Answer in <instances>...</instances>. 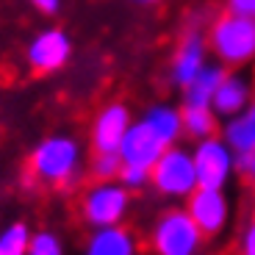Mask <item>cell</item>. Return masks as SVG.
Listing matches in <instances>:
<instances>
[{"mask_svg":"<svg viewBox=\"0 0 255 255\" xmlns=\"http://www.w3.org/2000/svg\"><path fill=\"white\" fill-rule=\"evenodd\" d=\"M130 128V114L125 106L114 103L97 114L95 128H92V144L97 153H120V144Z\"/></svg>","mask_w":255,"mask_h":255,"instance_id":"obj_9","label":"cell"},{"mask_svg":"<svg viewBox=\"0 0 255 255\" xmlns=\"http://www.w3.org/2000/svg\"><path fill=\"white\" fill-rule=\"evenodd\" d=\"M225 141H228V147H233L239 153L255 150V103L242 117H236V120L225 128Z\"/></svg>","mask_w":255,"mask_h":255,"instance_id":"obj_15","label":"cell"},{"mask_svg":"<svg viewBox=\"0 0 255 255\" xmlns=\"http://www.w3.org/2000/svg\"><path fill=\"white\" fill-rule=\"evenodd\" d=\"M78 161H81V150L78 141L70 136H50L33 150L31 155V169L36 178L47 180V183H67L75 175Z\"/></svg>","mask_w":255,"mask_h":255,"instance_id":"obj_1","label":"cell"},{"mask_svg":"<svg viewBox=\"0 0 255 255\" xmlns=\"http://www.w3.org/2000/svg\"><path fill=\"white\" fill-rule=\"evenodd\" d=\"M228 3H230V11L233 14L255 19V0H228Z\"/></svg>","mask_w":255,"mask_h":255,"instance_id":"obj_22","label":"cell"},{"mask_svg":"<svg viewBox=\"0 0 255 255\" xmlns=\"http://www.w3.org/2000/svg\"><path fill=\"white\" fill-rule=\"evenodd\" d=\"M141 122H144V125L150 128V130H153L166 147L172 144V141L180 136V130H183V120H180V114L175 109H169V106H155V109H150Z\"/></svg>","mask_w":255,"mask_h":255,"instance_id":"obj_14","label":"cell"},{"mask_svg":"<svg viewBox=\"0 0 255 255\" xmlns=\"http://www.w3.org/2000/svg\"><path fill=\"white\" fill-rule=\"evenodd\" d=\"M120 183L125 186V189H141L144 183H150V169H144V166L122 164V169H120Z\"/></svg>","mask_w":255,"mask_h":255,"instance_id":"obj_21","label":"cell"},{"mask_svg":"<svg viewBox=\"0 0 255 255\" xmlns=\"http://www.w3.org/2000/svg\"><path fill=\"white\" fill-rule=\"evenodd\" d=\"M150 180L161 194L169 197H186L197 189V172H194V158L183 150L166 147L155 166L150 169Z\"/></svg>","mask_w":255,"mask_h":255,"instance_id":"obj_3","label":"cell"},{"mask_svg":"<svg viewBox=\"0 0 255 255\" xmlns=\"http://www.w3.org/2000/svg\"><path fill=\"white\" fill-rule=\"evenodd\" d=\"M28 255H64L61 239L50 230H39L31 233V244H28Z\"/></svg>","mask_w":255,"mask_h":255,"instance_id":"obj_19","label":"cell"},{"mask_svg":"<svg viewBox=\"0 0 255 255\" xmlns=\"http://www.w3.org/2000/svg\"><path fill=\"white\" fill-rule=\"evenodd\" d=\"M211 45L222 56V61L242 64L255 56V19L242 17V14H225L217 19V25L211 31Z\"/></svg>","mask_w":255,"mask_h":255,"instance_id":"obj_2","label":"cell"},{"mask_svg":"<svg viewBox=\"0 0 255 255\" xmlns=\"http://www.w3.org/2000/svg\"><path fill=\"white\" fill-rule=\"evenodd\" d=\"M244 255H255V219L250 222L247 233H244Z\"/></svg>","mask_w":255,"mask_h":255,"instance_id":"obj_24","label":"cell"},{"mask_svg":"<svg viewBox=\"0 0 255 255\" xmlns=\"http://www.w3.org/2000/svg\"><path fill=\"white\" fill-rule=\"evenodd\" d=\"M222 78H225V72L219 67H203L200 75L186 86V103L189 106H211L214 92L222 83Z\"/></svg>","mask_w":255,"mask_h":255,"instance_id":"obj_16","label":"cell"},{"mask_svg":"<svg viewBox=\"0 0 255 255\" xmlns=\"http://www.w3.org/2000/svg\"><path fill=\"white\" fill-rule=\"evenodd\" d=\"M120 169H122L120 153H97V158H95V175L97 178H103V180L120 178Z\"/></svg>","mask_w":255,"mask_h":255,"instance_id":"obj_20","label":"cell"},{"mask_svg":"<svg viewBox=\"0 0 255 255\" xmlns=\"http://www.w3.org/2000/svg\"><path fill=\"white\" fill-rule=\"evenodd\" d=\"M31 3L39 8V11H45V14H56L58 6H61V0H31Z\"/></svg>","mask_w":255,"mask_h":255,"instance_id":"obj_25","label":"cell"},{"mask_svg":"<svg viewBox=\"0 0 255 255\" xmlns=\"http://www.w3.org/2000/svg\"><path fill=\"white\" fill-rule=\"evenodd\" d=\"M247 83L239 81V78L233 75H225L222 83L217 86V92H214V100H211V109H214V114H239V111L247 106Z\"/></svg>","mask_w":255,"mask_h":255,"instance_id":"obj_13","label":"cell"},{"mask_svg":"<svg viewBox=\"0 0 255 255\" xmlns=\"http://www.w3.org/2000/svg\"><path fill=\"white\" fill-rule=\"evenodd\" d=\"M200 70H203V39L191 33V36H186V42L180 45L178 56H175L172 78H175V83H180L186 89L200 75Z\"/></svg>","mask_w":255,"mask_h":255,"instance_id":"obj_11","label":"cell"},{"mask_svg":"<svg viewBox=\"0 0 255 255\" xmlns=\"http://www.w3.org/2000/svg\"><path fill=\"white\" fill-rule=\"evenodd\" d=\"M153 244L158 255H194L200 247V228L189 211H169L155 222Z\"/></svg>","mask_w":255,"mask_h":255,"instance_id":"obj_4","label":"cell"},{"mask_svg":"<svg viewBox=\"0 0 255 255\" xmlns=\"http://www.w3.org/2000/svg\"><path fill=\"white\" fill-rule=\"evenodd\" d=\"M31 230L22 222H11L0 230V255H28Z\"/></svg>","mask_w":255,"mask_h":255,"instance_id":"obj_18","label":"cell"},{"mask_svg":"<svg viewBox=\"0 0 255 255\" xmlns=\"http://www.w3.org/2000/svg\"><path fill=\"white\" fill-rule=\"evenodd\" d=\"M239 166H242V172H247L250 178H255V150L239 153Z\"/></svg>","mask_w":255,"mask_h":255,"instance_id":"obj_23","label":"cell"},{"mask_svg":"<svg viewBox=\"0 0 255 255\" xmlns=\"http://www.w3.org/2000/svg\"><path fill=\"white\" fill-rule=\"evenodd\" d=\"M164 150H166V144L144 125V122H130L125 139H122V144H120V158H122V164L153 169Z\"/></svg>","mask_w":255,"mask_h":255,"instance_id":"obj_8","label":"cell"},{"mask_svg":"<svg viewBox=\"0 0 255 255\" xmlns=\"http://www.w3.org/2000/svg\"><path fill=\"white\" fill-rule=\"evenodd\" d=\"M83 255H133V239L120 225L97 228V233L89 239Z\"/></svg>","mask_w":255,"mask_h":255,"instance_id":"obj_12","label":"cell"},{"mask_svg":"<svg viewBox=\"0 0 255 255\" xmlns=\"http://www.w3.org/2000/svg\"><path fill=\"white\" fill-rule=\"evenodd\" d=\"M70 53H72L70 36L58 28H45L28 45V64L39 72H56L70 61Z\"/></svg>","mask_w":255,"mask_h":255,"instance_id":"obj_7","label":"cell"},{"mask_svg":"<svg viewBox=\"0 0 255 255\" xmlns=\"http://www.w3.org/2000/svg\"><path fill=\"white\" fill-rule=\"evenodd\" d=\"M128 211V189L114 180H103L83 197V217L92 228H111L120 225Z\"/></svg>","mask_w":255,"mask_h":255,"instance_id":"obj_5","label":"cell"},{"mask_svg":"<svg viewBox=\"0 0 255 255\" xmlns=\"http://www.w3.org/2000/svg\"><path fill=\"white\" fill-rule=\"evenodd\" d=\"M180 120H183V130L194 139H208L214 133V109L211 106H189L186 103L183 111H180Z\"/></svg>","mask_w":255,"mask_h":255,"instance_id":"obj_17","label":"cell"},{"mask_svg":"<svg viewBox=\"0 0 255 255\" xmlns=\"http://www.w3.org/2000/svg\"><path fill=\"white\" fill-rule=\"evenodd\" d=\"M191 158H194V172H197V189H222L233 166L228 141L222 144L219 139L208 136L197 144Z\"/></svg>","mask_w":255,"mask_h":255,"instance_id":"obj_6","label":"cell"},{"mask_svg":"<svg viewBox=\"0 0 255 255\" xmlns=\"http://www.w3.org/2000/svg\"><path fill=\"white\" fill-rule=\"evenodd\" d=\"M189 217L200 228V233H217L228 219V203L219 189H194L189 194Z\"/></svg>","mask_w":255,"mask_h":255,"instance_id":"obj_10","label":"cell"},{"mask_svg":"<svg viewBox=\"0 0 255 255\" xmlns=\"http://www.w3.org/2000/svg\"><path fill=\"white\" fill-rule=\"evenodd\" d=\"M139 3H153V0H139Z\"/></svg>","mask_w":255,"mask_h":255,"instance_id":"obj_26","label":"cell"}]
</instances>
